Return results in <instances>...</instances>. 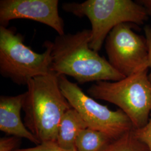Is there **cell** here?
I'll return each mask as SVG.
<instances>
[{"label":"cell","mask_w":151,"mask_h":151,"mask_svg":"<svg viewBox=\"0 0 151 151\" xmlns=\"http://www.w3.org/2000/svg\"><path fill=\"white\" fill-rule=\"evenodd\" d=\"M58 0H1L0 26L7 27L11 20L27 19L52 28L63 35L65 25L58 12Z\"/></svg>","instance_id":"obj_8"},{"label":"cell","mask_w":151,"mask_h":151,"mask_svg":"<svg viewBox=\"0 0 151 151\" xmlns=\"http://www.w3.org/2000/svg\"><path fill=\"white\" fill-rule=\"evenodd\" d=\"M25 93L0 96V130L7 135L25 138L35 146L40 143L27 129L21 118Z\"/></svg>","instance_id":"obj_9"},{"label":"cell","mask_w":151,"mask_h":151,"mask_svg":"<svg viewBox=\"0 0 151 151\" xmlns=\"http://www.w3.org/2000/svg\"><path fill=\"white\" fill-rule=\"evenodd\" d=\"M20 138L14 137H2L0 139V151H15L19 145Z\"/></svg>","instance_id":"obj_15"},{"label":"cell","mask_w":151,"mask_h":151,"mask_svg":"<svg viewBox=\"0 0 151 151\" xmlns=\"http://www.w3.org/2000/svg\"><path fill=\"white\" fill-rule=\"evenodd\" d=\"M136 2L145 8L148 16H151V0H140Z\"/></svg>","instance_id":"obj_17"},{"label":"cell","mask_w":151,"mask_h":151,"mask_svg":"<svg viewBox=\"0 0 151 151\" xmlns=\"http://www.w3.org/2000/svg\"><path fill=\"white\" fill-rule=\"evenodd\" d=\"M123 23L114 27L105 41L108 62L125 77L148 67L146 39Z\"/></svg>","instance_id":"obj_7"},{"label":"cell","mask_w":151,"mask_h":151,"mask_svg":"<svg viewBox=\"0 0 151 151\" xmlns=\"http://www.w3.org/2000/svg\"><path fill=\"white\" fill-rule=\"evenodd\" d=\"M148 67L118 81H99L87 92L89 96L113 104L129 118L135 129L145 126L151 113V82Z\"/></svg>","instance_id":"obj_4"},{"label":"cell","mask_w":151,"mask_h":151,"mask_svg":"<svg viewBox=\"0 0 151 151\" xmlns=\"http://www.w3.org/2000/svg\"><path fill=\"white\" fill-rule=\"evenodd\" d=\"M62 8L77 17L89 19L91 24L90 47L97 52L114 27L123 23L141 25L148 18L145 8L132 0H87L64 3Z\"/></svg>","instance_id":"obj_3"},{"label":"cell","mask_w":151,"mask_h":151,"mask_svg":"<svg viewBox=\"0 0 151 151\" xmlns=\"http://www.w3.org/2000/svg\"><path fill=\"white\" fill-rule=\"evenodd\" d=\"M15 151H77L75 150H66L60 147L54 141L43 142L38 145L27 148H18Z\"/></svg>","instance_id":"obj_14"},{"label":"cell","mask_w":151,"mask_h":151,"mask_svg":"<svg viewBox=\"0 0 151 151\" xmlns=\"http://www.w3.org/2000/svg\"><path fill=\"white\" fill-rule=\"evenodd\" d=\"M42 53L32 50L24 42L22 34L0 26V73L18 85H27L32 78L52 70V42H45Z\"/></svg>","instance_id":"obj_5"},{"label":"cell","mask_w":151,"mask_h":151,"mask_svg":"<svg viewBox=\"0 0 151 151\" xmlns=\"http://www.w3.org/2000/svg\"><path fill=\"white\" fill-rule=\"evenodd\" d=\"M59 84L71 107L80 114L88 128L101 132L114 139L134 128L122 110H111L98 103L65 76L59 75Z\"/></svg>","instance_id":"obj_6"},{"label":"cell","mask_w":151,"mask_h":151,"mask_svg":"<svg viewBox=\"0 0 151 151\" xmlns=\"http://www.w3.org/2000/svg\"><path fill=\"white\" fill-rule=\"evenodd\" d=\"M87 128V124L80 114L71 108L65 112L61 120L55 142L63 148L76 150V139L81 131Z\"/></svg>","instance_id":"obj_10"},{"label":"cell","mask_w":151,"mask_h":151,"mask_svg":"<svg viewBox=\"0 0 151 151\" xmlns=\"http://www.w3.org/2000/svg\"><path fill=\"white\" fill-rule=\"evenodd\" d=\"M133 129L114 140L105 151H149L136 138Z\"/></svg>","instance_id":"obj_12"},{"label":"cell","mask_w":151,"mask_h":151,"mask_svg":"<svg viewBox=\"0 0 151 151\" xmlns=\"http://www.w3.org/2000/svg\"><path fill=\"white\" fill-rule=\"evenodd\" d=\"M114 140L101 132L87 128L78 136L76 149L77 151H105Z\"/></svg>","instance_id":"obj_11"},{"label":"cell","mask_w":151,"mask_h":151,"mask_svg":"<svg viewBox=\"0 0 151 151\" xmlns=\"http://www.w3.org/2000/svg\"><path fill=\"white\" fill-rule=\"evenodd\" d=\"M22 110L24 123L39 142L55 141L60 123L72 108L61 91L54 72L32 78L27 85Z\"/></svg>","instance_id":"obj_2"},{"label":"cell","mask_w":151,"mask_h":151,"mask_svg":"<svg viewBox=\"0 0 151 151\" xmlns=\"http://www.w3.org/2000/svg\"><path fill=\"white\" fill-rule=\"evenodd\" d=\"M136 138L151 151V113L147 123L143 127L133 129Z\"/></svg>","instance_id":"obj_13"},{"label":"cell","mask_w":151,"mask_h":151,"mask_svg":"<svg viewBox=\"0 0 151 151\" xmlns=\"http://www.w3.org/2000/svg\"><path fill=\"white\" fill-rule=\"evenodd\" d=\"M91 29L58 35L52 42V70L69 76L78 83L118 81L125 77L90 47Z\"/></svg>","instance_id":"obj_1"},{"label":"cell","mask_w":151,"mask_h":151,"mask_svg":"<svg viewBox=\"0 0 151 151\" xmlns=\"http://www.w3.org/2000/svg\"><path fill=\"white\" fill-rule=\"evenodd\" d=\"M145 32L146 36V44L148 50V68L151 69V72L148 74L149 80L151 82V27L150 26H146L145 27Z\"/></svg>","instance_id":"obj_16"}]
</instances>
